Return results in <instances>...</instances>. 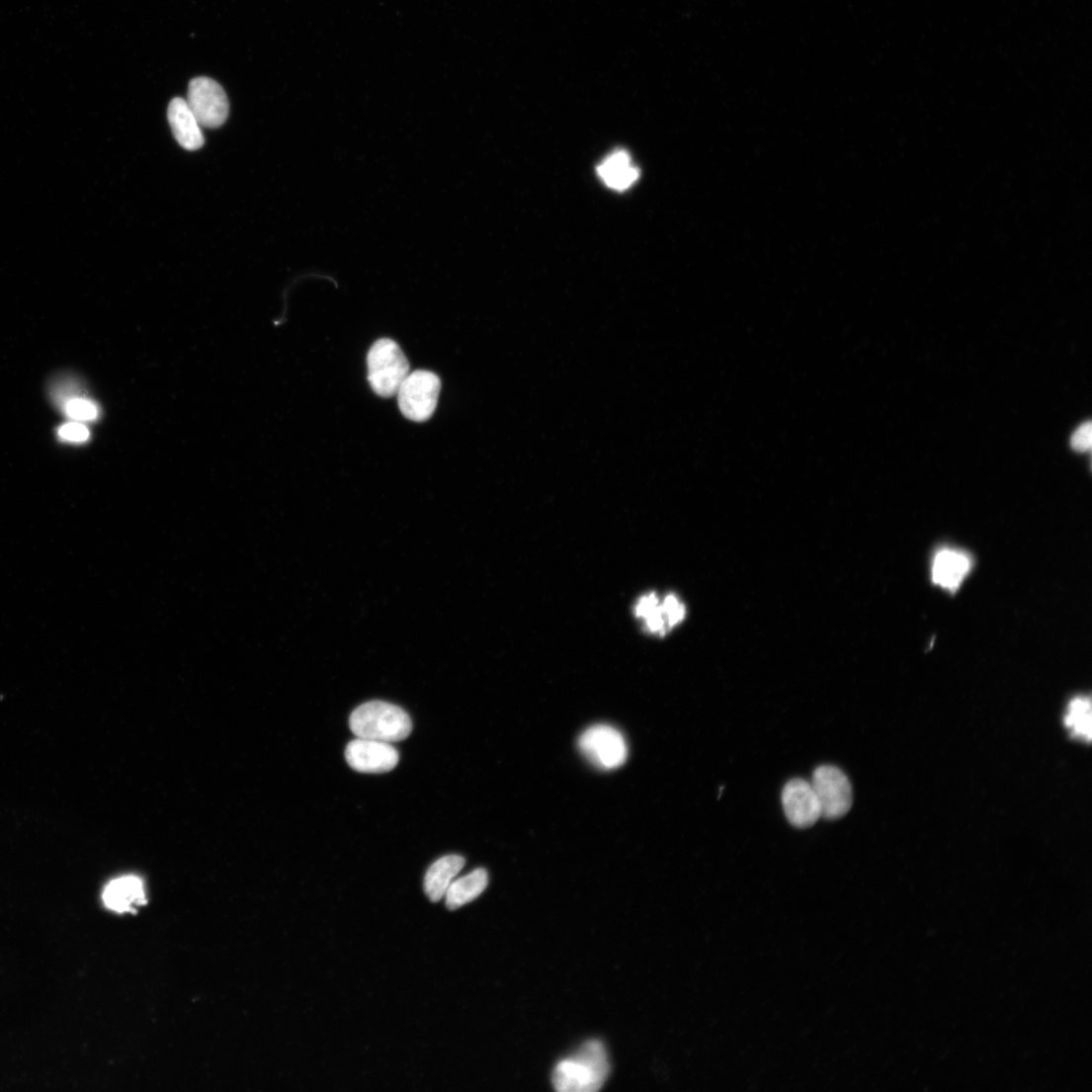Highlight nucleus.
I'll return each mask as SVG.
<instances>
[{
	"label": "nucleus",
	"instance_id": "nucleus-10",
	"mask_svg": "<svg viewBox=\"0 0 1092 1092\" xmlns=\"http://www.w3.org/2000/svg\"><path fill=\"white\" fill-rule=\"evenodd\" d=\"M782 805L786 817L798 828H808L821 817V809L810 782L796 778L784 786Z\"/></svg>",
	"mask_w": 1092,
	"mask_h": 1092
},
{
	"label": "nucleus",
	"instance_id": "nucleus-1",
	"mask_svg": "<svg viewBox=\"0 0 1092 1092\" xmlns=\"http://www.w3.org/2000/svg\"><path fill=\"white\" fill-rule=\"evenodd\" d=\"M609 1069L604 1045L592 1040L585 1043L572 1057L561 1060L555 1066L552 1083L560 1092H595L605 1083Z\"/></svg>",
	"mask_w": 1092,
	"mask_h": 1092
},
{
	"label": "nucleus",
	"instance_id": "nucleus-18",
	"mask_svg": "<svg viewBox=\"0 0 1092 1092\" xmlns=\"http://www.w3.org/2000/svg\"><path fill=\"white\" fill-rule=\"evenodd\" d=\"M65 414L74 421H92L98 418V407L89 400L74 398L64 404Z\"/></svg>",
	"mask_w": 1092,
	"mask_h": 1092
},
{
	"label": "nucleus",
	"instance_id": "nucleus-16",
	"mask_svg": "<svg viewBox=\"0 0 1092 1092\" xmlns=\"http://www.w3.org/2000/svg\"><path fill=\"white\" fill-rule=\"evenodd\" d=\"M488 882V873L485 869L473 870L467 876L453 882L446 893L447 906L455 910L474 900L484 892Z\"/></svg>",
	"mask_w": 1092,
	"mask_h": 1092
},
{
	"label": "nucleus",
	"instance_id": "nucleus-4",
	"mask_svg": "<svg viewBox=\"0 0 1092 1092\" xmlns=\"http://www.w3.org/2000/svg\"><path fill=\"white\" fill-rule=\"evenodd\" d=\"M441 388V379L435 374L427 371L410 373L396 395L402 414L415 422L429 420L439 403Z\"/></svg>",
	"mask_w": 1092,
	"mask_h": 1092
},
{
	"label": "nucleus",
	"instance_id": "nucleus-2",
	"mask_svg": "<svg viewBox=\"0 0 1092 1092\" xmlns=\"http://www.w3.org/2000/svg\"><path fill=\"white\" fill-rule=\"evenodd\" d=\"M349 726L358 737L389 744L407 738L413 727L404 710L382 702H371L358 708L349 718Z\"/></svg>",
	"mask_w": 1092,
	"mask_h": 1092
},
{
	"label": "nucleus",
	"instance_id": "nucleus-20",
	"mask_svg": "<svg viewBox=\"0 0 1092 1092\" xmlns=\"http://www.w3.org/2000/svg\"><path fill=\"white\" fill-rule=\"evenodd\" d=\"M61 439L71 443H84L90 439V431L78 422L63 425L58 431Z\"/></svg>",
	"mask_w": 1092,
	"mask_h": 1092
},
{
	"label": "nucleus",
	"instance_id": "nucleus-19",
	"mask_svg": "<svg viewBox=\"0 0 1092 1092\" xmlns=\"http://www.w3.org/2000/svg\"><path fill=\"white\" fill-rule=\"evenodd\" d=\"M1092 445V426L1091 422H1086L1080 425L1072 434L1070 439V447L1078 453H1085L1091 449Z\"/></svg>",
	"mask_w": 1092,
	"mask_h": 1092
},
{
	"label": "nucleus",
	"instance_id": "nucleus-13",
	"mask_svg": "<svg viewBox=\"0 0 1092 1092\" xmlns=\"http://www.w3.org/2000/svg\"><path fill=\"white\" fill-rule=\"evenodd\" d=\"M599 178L610 189L624 192L639 178V170L624 150L608 155L597 168Z\"/></svg>",
	"mask_w": 1092,
	"mask_h": 1092
},
{
	"label": "nucleus",
	"instance_id": "nucleus-17",
	"mask_svg": "<svg viewBox=\"0 0 1092 1092\" xmlns=\"http://www.w3.org/2000/svg\"><path fill=\"white\" fill-rule=\"evenodd\" d=\"M1066 726L1072 735L1088 742L1091 740V702L1088 697H1076L1068 706Z\"/></svg>",
	"mask_w": 1092,
	"mask_h": 1092
},
{
	"label": "nucleus",
	"instance_id": "nucleus-8",
	"mask_svg": "<svg viewBox=\"0 0 1092 1092\" xmlns=\"http://www.w3.org/2000/svg\"><path fill=\"white\" fill-rule=\"evenodd\" d=\"M634 615L646 631L664 636L685 620L686 607L675 594L660 598L651 592L637 600Z\"/></svg>",
	"mask_w": 1092,
	"mask_h": 1092
},
{
	"label": "nucleus",
	"instance_id": "nucleus-5",
	"mask_svg": "<svg viewBox=\"0 0 1092 1092\" xmlns=\"http://www.w3.org/2000/svg\"><path fill=\"white\" fill-rule=\"evenodd\" d=\"M811 785L818 799L821 817H844L853 805V790L848 776L838 767L822 765L812 775Z\"/></svg>",
	"mask_w": 1092,
	"mask_h": 1092
},
{
	"label": "nucleus",
	"instance_id": "nucleus-3",
	"mask_svg": "<svg viewBox=\"0 0 1092 1092\" xmlns=\"http://www.w3.org/2000/svg\"><path fill=\"white\" fill-rule=\"evenodd\" d=\"M369 381L377 395L390 398L410 374V364L400 346L391 339H379L368 355Z\"/></svg>",
	"mask_w": 1092,
	"mask_h": 1092
},
{
	"label": "nucleus",
	"instance_id": "nucleus-14",
	"mask_svg": "<svg viewBox=\"0 0 1092 1092\" xmlns=\"http://www.w3.org/2000/svg\"><path fill=\"white\" fill-rule=\"evenodd\" d=\"M465 864L463 857L449 855L434 862L426 873L424 888L433 902L440 901Z\"/></svg>",
	"mask_w": 1092,
	"mask_h": 1092
},
{
	"label": "nucleus",
	"instance_id": "nucleus-15",
	"mask_svg": "<svg viewBox=\"0 0 1092 1092\" xmlns=\"http://www.w3.org/2000/svg\"><path fill=\"white\" fill-rule=\"evenodd\" d=\"M106 906L117 912L133 910L146 902L142 881L136 877H125L112 882L105 889Z\"/></svg>",
	"mask_w": 1092,
	"mask_h": 1092
},
{
	"label": "nucleus",
	"instance_id": "nucleus-12",
	"mask_svg": "<svg viewBox=\"0 0 1092 1092\" xmlns=\"http://www.w3.org/2000/svg\"><path fill=\"white\" fill-rule=\"evenodd\" d=\"M167 116L172 133L182 147L189 151H196L204 146L202 126L186 100L173 99L169 104Z\"/></svg>",
	"mask_w": 1092,
	"mask_h": 1092
},
{
	"label": "nucleus",
	"instance_id": "nucleus-11",
	"mask_svg": "<svg viewBox=\"0 0 1092 1092\" xmlns=\"http://www.w3.org/2000/svg\"><path fill=\"white\" fill-rule=\"evenodd\" d=\"M972 569V558L964 550L945 547L937 551L932 562L934 584L955 592L965 582Z\"/></svg>",
	"mask_w": 1092,
	"mask_h": 1092
},
{
	"label": "nucleus",
	"instance_id": "nucleus-9",
	"mask_svg": "<svg viewBox=\"0 0 1092 1092\" xmlns=\"http://www.w3.org/2000/svg\"><path fill=\"white\" fill-rule=\"evenodd\" d=\"M345 758L355 771L367 774L386 773L399 763V753L389 742L361 737L349 742Z\"/></svg>",
	"mask_w": 1092,
	"mask_h": 1092
},
{
	"label": "nucleus",
	"instance_id": "nucleus-6",
	"mask_svg": "<svg viewBox=\"0 0 1092 1092\" xmlns=\"http://www.w3.org/2000/svg\"><path fill=\"white\" fill-rule=\"evenodd\" d=\"M582 754L597 768L615 770L628 759L629 750L624 735L615 727L597 724L586 729L579 738Z\"/></svg>",
	"mask_w": 1092,
	"mask_h": 1092
},
{
	"label": "nucleus",
	"instance_id": "nucleus-7",
	"mask_svg": "<svg viewBox=\"0 0 1092 1092\" xmlns=\"http://www.w3.org/2000/svg\"><path fill=\"white\" fill-rule=\"evenodd\" d=\"M187 102L202 126L216 128L228 118L229 102L223 87L210 78L193 79Z\"/></svg>",
	"mask_w": 1092,
	"mask_h": 1092
}]
</instances>
